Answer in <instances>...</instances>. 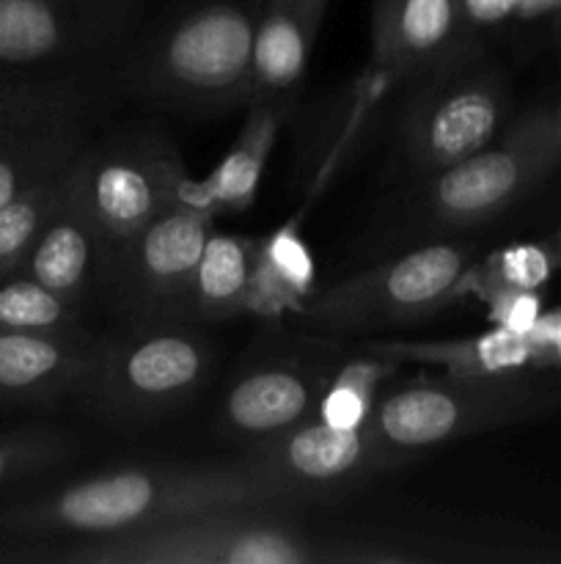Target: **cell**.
<instances>
[{"mask_svg":"<svg viewBox=\"0 0 561 564\" xmlns=\"http://www.w3.org/2000/svg\"><path fill=\"white\" fill-rule=\"evenodd\" d=\"M561 408V386L509 375H449L388 389L374 405L369 430L396 460L548 416Z\"/></svg>","mask_w":561,"mask_h":564,"instance_id":"obj_4","label":"cell"},{"mask_svg":"<svg viewBox=\"0 0 561 564\" xmlns=\"http://www.w3.org/2000/svg\"><path fill=\"white\" fill-rule=\"evenodd\" d=\"M141 0H0V64L38 66L116 47Z\"/></svg>","mask_w":561,"mask_h":564,"instance_id":"obj_13","label":"cell"},{"mask_svg":"<svg viewBox=\"0 0 561 564\" xmlns=\"http://www.w3.org/2000/svg\"><path fill=\"white\" fill-rule=\"evenodd\" d=\"M297 507H234L130 534L72 540L58 560L75 564H322L388 562L380 551L350 549L308 534Z\"/></svg>","mask_w":561,"mask_h":564,"instance_id":"obj_2","label":"cell"},{"mask_svg":"<svg viewBox=\"0 0 561 564\" xmlns=\"http://www.w3.org/2000/svg\"><path fill=\"white\" fill-rule=\"evenodd\" d=\"M471 251L457 242H427L377 268L311 292L297 317L328 334H366L413 325L457 303Z\"/></svg>","mask_w":561,"mask_h":564,"instance_id":"obj_7","label":"cell"},{"mask_svg":"<svg viewBox=\"0 0 561 564\" xmlns=\"http://www.w3.org/2000/svg\"><path fill=\"white\" fill-rule=\"evenodd\" d=\"M330 375L300 361H267L237 375L218 408L215 430L234 444H262L314 419Z\"/></svg>","mask_w":561,"mask_h":564,"instance_id":"obj_14","label":"cell"},{"mask_svg":"<svg viewBox=\"0 0 561 564\" xmlns=\"http://www.w3.org/2000/svg\"><path fill=\"white\" fill-rule=\"evenodd\" d=\"M402 113V152L413 174L429 176L471 158L498 138L509 110L501 72L465 53L421 77Z\"/></svg>","mask_w":561,"mask_h":564,"instance_id":"obj_9","label":"cell"},{"mask_svg":"<svg viewBox=\"0 0 561 564\" xmlns=\"http://www.w3.org/2000/svg\"><path fill=\"white\" fill-rule=\"evenodd\" d=\"M361 350L396 364L440 367L449 375H509L542 369L531 336L512 334L498 325L462 339H372L363 341Z\"/></svg>","mask_w":561,"mask_h":564,"instance_id":"obj_19","label":"cell"},{"mask_svg":"<svg viewBox=\"0 0 561 564\" xmlns=\"http://www.w3.org/2000/svg\"><path fill=\"white\" fill-rule=\"evenodd\" d=\"M289 488L231 466H132L64 485L53 494L0 510V540H94L152 529L212 510L297 507Z\"/></svg>","mask_w":561,"mask_h":564,"instance_id":"obj_1","label":"cell"},{"mask_svg":"<svg viewBox=\"0 0 561 564\" xmlns=\"http://www.w3.org/2000/svg\"><path fill=\"white\" fill-rule=\"evenodd\" d=\"M399 367L391 358L363 352V358L344 364L330 375L314 416L336 430H363L380 400V386Z\"/></svg>","mask_w":561,"mask_h":564,"instance_id":"obj_24","label":"cell"},{"mask_svg":"<svg viewBox=\"0 0 561 564\" xmlns=\"http://www.w3.org/2000/svg\"><path fill=\"white\" fill-rule=\"evenodd\" d=\"M548 248H550V253H553L556 264H559V268H561V226L553 231V237H550V240H548Z\"/></svg>","mask_w":561,"mask_h":564,"instance_id":"obj_33","label":"cell"},{"mask_svg":"<svg viewBox=\"0 0 561 564\" xmlns=\"http://www.w3.org/2000/svg\"><path fill=\"white\" fill-rule=\"evenodd\" d=\"M487 306L490 323L498 328L512 330V334H528L537 325L539 314H542V303L539 295L531 290H515L501 292L493 301L484 303Z\"/></svg>","mask_w":561,"mask_h":564,"instance_id":"obj_28","label":"cell"},{"mask_svg":"<svg viewBox=\"0 0 561 564\" xmlns=\"http://www.w3.org/2000/svg\"><path fill=\"white\" fill-rule=\"evenodd\" d=\"M105 339L88 328L69 334L0 330V397L11 402L77 397L102 356Z\"/></svg>","mask_w":561,"mask_h":564,"instance_id":"obj_16","label":"cell"},{"mask_svg":"<svg viewBox=\"0 0 561 564\" xmlns=\"http://www.w3.org/2000/svg\"><path fill=\"white\" fill-rule=\"evenodd\" d=\"M544 116H548L550 138H553L556 149H559V154H561V102L556 105V108H544Z\"/></svg>","mask_w":561,"mask_h":564,"instance_id":"obj_32","label":"cell"},{"mask_svg":"<svg viewBox=\"0 0 561 564\" xmlns=\"http://www.w3.org/2000/svg\"><path fill=\"white\" fill-rule=\"evenodd\" d=\"M258 9L248 0L187 9L138 50L127 69L132 88L182 113L248 105Z\"/></svg>","mask_w":561,"mask_h":564,"instance_id":"obj_3","label":"cell"},{"mask_svg":"<svg viewBox=\"0 0 561 564\" xmlns=\"http://www.w3.org/2000/svg\"><path fill=\"white\" fill-rule=\"evenodd\" d=\"M80 308L22 270L0 273V330L69 334L82 330Z\"/></svg>","mask_w":561,"mask_h":564,"instance_id":"obj_25","label":"cell"},{"mask_svg":"<svg viewBox=\"0 0 561 564\" xmlns=\"http://www.w3.org/2000/svg\"><path fill=\"white\" fill-rule=\"evenodd\" d=\"M328 6L330 0H264L253 36L251 102H284L286 94L306 77Z\"/></svg>","mask_w":561,"mask_h":564,"instance_id":"obj_17","label":"cell"},{"mask_svg":"<svg viewBox=\"0 0 561 564\" xmlns=\"http://www.w3.org/2000/svg\"><path fill=\"white\" fill-rule=\"evenodd\" d=\"M190 187L179 152L157 132L91 141L69 169V202L88 218L110 257Z\"/></svg>","mask_w":561,"mask_h":564,"instance_id":"obj_8","label":"cell"},{"mask_svg":"<svg viewBox=\"0 0 561 564\" xmlns=\"http://www.w3.org/2000/svg\"><path fill=\"white\" fill-rule=\"evenodd\" d=\"M69 169L31 182L0 207V273L20 270L22 259L69 193Z\"/></svg>","mask_w":561,"mask_h":564,"instance_id":"obj_23","label":"cell"},{"mask_svg":"<svg viewBox=\"0 0 561 564\" xmlns=\"http://www.w3.org/2000/svg\"><path fill=\"white\" fill-rule=\"evenodd\" d=\"M559 270L548 242H517L501 251H493L479 264H468L460 286H457V301L462 297H479L482 303L493 301L501 292L531 290L537 292L550 281V275Z\"/></svg>","mask_w":561,"mask_h":564,"instance_id":"obj_22","label":"cell"},{"mask_svg":"<svg viewBox=\"0 0 561 564\" xmlns=\"http://www.w3.org/2000/svg\"><path fill=\"white\" fill-rule=\"evenodd\" d=\"M460 0H377L372 14V69L377 80L424 77L471 53Z\"/></svg>","mask_w":561,"mask_h":564,"instance_id":"obj_15","label":"cell"},{"mask_svg":"<svg viewBox=\"0 0 561 564\" xmlns=\"http://www.w3.org/2000/svg\"><path fill=\"white\" fill-rule=\"evenodd\" d=\"M528 336L537 345L539 367L561 369V306L548 314H539L537 325L528 330Z\"/></svg>","mask_w":561,"mask_h":564,"instance_id":"obj_29","label":"cell"},{"mask_svg":"<svg viewBox=\"0 0 561 564\" xmlns=\"http://www.w3.org/2000/svg\"><path fill=\"white\" fill-rule=\"evenodd\" d=\"M559 163L544 108L528 110L476 154L421 176L405 218L424 235L484 224L534 191Z\"/></svg>","mask_w":561,"mask_h":564,"instance_id":"obj_6","label":"cell"},{"mask_svg":"<svg viewBox=\"0 0 561 564\" xmlns=\"http://www.w3.org/2000/svg\"><path fill=\"white\" fill-rule=\"evenodd\" d=\"M108 262L110 251L105 240L66 193L64 204L55 209L28 257L22 259L20 270L82 308L94 290H102Z\"/></svg>","mask_w":561,"mask_h":564,"instance_id":"obj_18","label":"cell"},{"mask_svg":"<svg viewBox=\"0 0 561 564\" xmlns=\"http://www.w3.org/2000/svg\"><path fill=\"white\" fill-rule=\"evenodd\" d=\"M468 25H495L515 17L517 0H460Z\"/></svg>","mask_w":561,"mask_h":564,"instance_id":"obj_30","label":"cell"},{"mask_svg":"<svg viewBox=\"0 0 561 564\" xmlns=\"http://www.w3.org/2000/svg\"><path fill=\"white\" fill-rule=\"evenodd\" d=\"M6 94H9V91H3V88H0V99H3V97H6Z\"/></svg>","mask_w":561,"mask_h":564,"instance_id":"obj_34","label":"cell"},{"mask_svg":"<svg viewBox=\"0 0 561 564\" xmlns=\"http://www.w3.org/2000/svg\"><path fill=\"white\" fill-rule=\"evenodd\" d=\"M215 345L190 319L130 323L108 336L91 378L77 400L99 422L119 427L163 422L207 386Z\"/></svg>","mask_w":561,"mask_h":564,"instance_id":"obj_5","label":"cell"},{"mask_svg":"<svg viewBox=\"0 0 561 564\" xmlns=\"http://www.w3.org/2000/svg\"><path fill=\"white\" fill-rule=\"evenodd\" d=\"M97 99L77 86H47L0 99V207L31 182L66 169L91 143Z\"/></svg>","mask_w":561,"mask_h":564,"instance_id":"obj_11","label":"cell"},{"mask_svg":"<svg viewBox=\"0 0 561 564\" xmlns=\"http://www.w3.org/2000/svg\"><path fill=\"white\" fill-rule=\"evenodd\" d=\"M550 14H561V0H517L515 17L520 20H539Z\"/></svg>","mask_w":561,"mask_h":564,"instance_id":"obj_31","label":"cell"},{"mask_svg":"<svg viewBox=\"0 0 561 564\" xmlns=\"http://www.w3.org/2000/svg\"><path fill=\"white\" fill-rule=\"evenodd\" d=\"M286 108L280 99H262L251 102L242 132L226 158L215 165L207 180L196 182L198 198L215 215H240L256 202V191L262 185L270 152L278 141Z\"/></svg>","mask_w":561,"mask_h":564,"instance_id":"obj_20","label":"cell"},{"mask_svg":"<svg viewBox=\"0 0 561 564\" xmlns=\"http://www.w3.org/2000/svg\"><path fill=\"white\" fill-rule=\"evenodd\" d=\"M262 257L267 259L270 268L297 292V295L306 301L314 292V279H317V270H314V259L308 246L302 242V237L297 235L295 226H284V229L273 231L270 237L262 240Z\"/></svg>","mask_w":561,"mask_h":564,"instance_id":"obj_27","label":"cell"},{"mask_svg":"<svg viewBox=\"0 0 561 564\" xmlns=\"http://www.w3.org/2000/svg\"><path fill=\"white\" fill-rule=\"evenodd\" d=\"M75 457V441L53 430L0 435V485L47 471Z\"/></svg>","mask_w":561,"mask_h":564,"instance_id":"obj_26","label":"cell"},{"mask_svg":"<svg viewBox=\"0 0 561 564\" xmlns=\"http://www.w3.org/2000/svg\"><path fill=\"white\" fill-rule=\"evenodd\" d=\"M262 240L229 231H209L187 295V319L223 323L245 312L253 268Z\"/></svg>","mask_w":561,"mask_h":564,"instance_id":"obj_21","label":"cell"},{"mask_svg":"<svg viewBox=\"0 0 561 564\" xmlns=\"http://www.w3.org/2000/svg\"><path fill=\"white\" fill-rule=\"evenodd\" d=\"M212 218L215 213L204 207L196 182H190L179 202L116 248L102 292L127 323L187 319V295Z\"/></svg>","mask_w":561,"mask_h":564,"instance_id":"obj_10","label":"cell"},{"mask_svg":"<svg viewBox=\"0 0 561 564\" xmlns=\"http://www.w3.org/2000/svg\"><path fill=\"white\" fill-rule=\"evenodd\" d=\"M245 463L289 488L300 501H317L350 494L399 460L380 446L369 424L363 430H336L314 416L248 446Z\"/></svg>","mask_w":561,"mask_h":564,"instance_id":"obj_12","label":"cell"}]
</instances>
